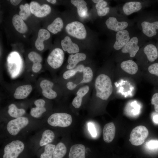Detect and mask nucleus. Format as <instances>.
Listing matches in <instances>:
<instances>
[{
    "label": "nucleus",
    "instance_id": "a878e982",
    "mask_svg": "<svg viewBox=\"0 0 158 158\" xmlns=\"http://www.w3.org/2000/svg\"><path fill=\"white\" fill-rule=\"evenodd\" d=\"M71 2L76 7L78 14L80 17H83L86 15L88 8L86 6L87 3L85 1L72 0Z\"/></svg>",
    "mask_w": 158,
    "mask_h": 158
},
{
    "label": "nucleus",
    "instance_id": "e433bc0d",
    "mask_svg": "<svg viewBox=\"0 0 158 158\" xmlns=\"http://www.w3.org/2000/svg\"><path fill=\"white\" fill-rule=\"evenodd\" d=\"M148 69L151 74L158 77V62H154L150 65Z\"/></svg>",
    "mask_w": 158,
    "mask_h": 158
},
{
    "label": "nucleus",
    "instance_id": "39448f33",
    "mask_svg": "<svg viewBox=\"0 0 158 158\" xmlns=\"http://www.w3.org/2000/svg\"><path fill=\"white\" fill-rule=\"evenodd\" d=\"M71 115L66 113H56L51 115L48 118L47 122L50 126L53 127H66L72 123Z\"/></svg>",
    "mask_w": 158,
    "mask_h": 158
},
{
    "label": "nucleus",
    "instance_id": "4be33fe9",
    "mask_svg": "<svg viewBox=\"0 0 158 158\" xmlns=\"http://www.w3.org/2000/svg\"><path fill=\"white\" fill-rule=\"evenodd\" d=\"M50 37V33L47 30L44 29H40L35 43L36 49L39 51L43 50L44 48V41L48 39Z\"/></svg>",
    "mask_w": 158,
    "mask_h": 158
},
{
    "label": "nucleus",
    "instance_id": "473e14b6",
    "mask_svg": "<svg viewBox=\"0 0 158 158\" xmlns=\"http://www.w3.org/2000/svg\"><path fill=\"white\" fill-rule=\"evenodd\" d=\"M56 146L49 144L45 146L44 150L40 156V158H52L54 151Z\"/></svg>",
    "mask_w": 158,
    "mask_h": 158
},
{
    "label": "nucleus",
    "instance_id": "a19ab883",
    "mask_svg": "<svg viewBox=\"0 0 158 158\" xmlns=\"http://www.w3.org/2000/svg\"><path fill=\"white\" fill-rule=\"evenodd\" d=\"M148 147L151 149H154L158 147V142L156 141H151L147 144Z\"/></svg>",
    "mask_w": 158,
    "mask_h": 158
},
{
    "label": "nucleus",
    "instance_id": "f8f14e48",
    "mask_svg": "<svg viewBox=\"0 0 158 158\" xmlns=\"http://www.w3.org/2000/svg\"><path fill=\"white\" fill-rule=\"evenodd\" d=\"M31 13L38 17H45L51 12V8L48 4H44L41 6L37 2L31 1L30 4Z\"/></svg>",
    "mask_w": 158,
    "mask_h": 158
},
{
    "label": "nucleus",
    "instance_id": "c85d7f7f",
    "mask_svg": "<svg viewBox=\"0 0 158 158\" xmlns=\"http://www.w3.org/2000/svg\"><path fill=\"white\" fill-rule=\"evenodd\" d=\"M8 113L11 117L16 118L22 116L25 113L23 109H19L15 104H10L8 107Z\"/></svg>",
    "mask_w": 158,
    "mask_h": 158
},
{
    "label": "nucleus",
    "instance_id": "72a5a7b5",
    "mask_svg": "<svg viewBox=\"0 0 158 158\" xmlns=\"http://www.w3.org/2000/svg\"><path fill=\"white\" fill-rule=\"evenodd\" d=\"M83 73V79L79 83L77 84L78 85L83 83H89L92 80L93 73L90 67L88 66L85 67Z\"/></svg>",
    "mask_w": 158,
    "mask_h": 158
},
{
    "label": "nucleus",
    "instance_id": "b1692460",
    "mask_svg": "<svg viewBox=\"0 0 158 158\" xmlns=\"http://www.w3.org/2000/svg\"><path fill=\"white\" fill-rule=\"evenodd\" d=\"M121 69L129 74L134 75L138 71V66L133 61L128 60L122 61L120 65Z\"/></svg>",
    "mask_w": 158,
    "mask_h": 158
},
{
    "label": "nucleus",
    "instance_id": "ddd939ff",
    "mask_svg": "<svg viewBox=\"0 0 158 158\" xmlns=\"http://www.w3.org/2000/svg\"><path fill=\"white\" fill-rule=\"evenodd\" d=\"M142 1H133L125 3L122 8V13L125 16H129L140 11L145 6Z\"/></svg>",
    "mask_w": 158,
    "mask_h": 158
},
{
    "label": "nucleus",
    "instance_id": "ea45409f",
    "mask_svg": "<svg viewBox=\"0 0 158 158\" xmlns=\"http://www.w3.org/2000/svg\"><path fill=\"white\" fill-rule=\"evenodd\" d=\"M42 68V65L41 63H36L33 64L32 67V70L34 72L37 73L41 70Z\"/></svg>",
    "mask_w": 158,
    "mask_h": 158
},
{
    "label": "nucleus",
    "instance_id": "c9c22d12",
    "mask_svg": "<svg viewBox=\"0 0 158 158\" xmlns=\"http://www.w3.org/2000/svg\"><path fill=\"white\" fill-rule=\"evenodd\" d=\"M28 57L33 63H41L42 60V58L40 55L35 51L30 52L28 55Z\"/></svg>",
    "mask_w": 158,
    "mask_h": 158
},
{
    "label": "nucleus",
    "instance_id": "4468645a",
    "mask_svg": "<svg viewBox=\"0 0 158 158\" xmlns=\"http://www.w3.org/2000/svg\"><path fill=\"white\" fill-rule=\"evenodd\" d=\"M142 51L148 61L152 63L158 59V51L156 44L149 42L143 46Z\"/></svg>",
    "mask_w": 158,
    "mask_h": 158
},
{
    "label": "nucleus",
    "instance_id": "a18cd8bd",
    "mask_svg": "<svg viewBox=\"0 0 158 158\" xmlns=\"http://www.w3.org/2000/svg\"><path fill=\"white\" fill-rule=\"evenodd\" d=\"M47 1L52 4H55L56 1V0H47Z\"/></svg>",
    "mask_w": 158,
    "mask_h": 158
},
{
    "label": "nucleus",
    "instance_id": "6e6552de",
    "mask_svg": "<svg viewBox=\"0 0 158 158\" xmlns=\"http://www.w3.org/2000/svg\"><path fill=\"white\" fill-rule=\"evenodd\" d=\"M67 33L69 35L78 39L83 40L87 36V32L84 25L78 21L67 24L65 28Z\"/></svg>",
    "mask_w": 158,
    "mask_h": 158
},
{
    "label": "nucleus",
    "instance_id": "bb28decb",
    "mask_svg": "<svg viewBox=\"0 0 158 158\" xmlns=\"http://www.w3.org/2000/svg\"><path fill=\"white\" fill-rule=\"evenodd\" d=\"M55 135L54 132L49 129L45 130L43 133L41 138L40 141V147L45 146L50 144L54 140Z\"/></svg>",
    "mask_w": 158,
    "mask_h": 158
},
{
    "label": "nucleus",
    "instance_id": "4c0bfd02",
    "mask_svg": "<svg viewBox=\"0 0 158 158\" xmlns=\"http://www.w3.org/2000/svg\"><path fill=\"white\" fill-rule=\"evenodd\" d=\"M151 103L154 106L155 111L158 113V92L155 93L152 96Z\"/></svg>",
    "mask_w": 158,
    "mask_h": 158
},
{
    "label": "nucleus",
    "instance_id": "2eb2a0df",
    "mask_svg": "<svg viewBox=\"0 0 158 158\" xmlns=\"http://www.w3.org/2000/svg\"><path fill=\"white\" fill-rule=\"evenodd\" d=\"M53 85L54 83L47 80L44 79L41 81L40 86L44 97L49 99H53L56 97V92L52 89Z\"/></svg>",
    "mask_w": 158,
    "mask_h": 158
},
{
    "label": "nucleus",
    "instance_id": "9b49d317",
    "mask_svg": "<svg viewBox=\"0 0 158 158\" xmlns=\"http://www.w3.org/2000/svg\"><path fill=\"white\" fill-rule=\"evenodd\" d=\"M128 28L116 33V40L113 45L115 50H119L121 49L133 36L128 30Z\"/></svg>",
    "mask_w": 158,
    "mask_h": 158
},
{
    "label": "nucleus",
    "instance_id": "0eeeda50",
    "mask_svg": "<svg viewBox=\"0 0 158 158\" xmlns=\"http://www.w3.org/2000/svg\"><path fill=\"white\" fill-rule=\"evenodd\" d=\"M148 134V130L145 126H138L132 130L129 140L134 145H140L144 142Z\"/></svg>",
    "mask_w": 158,
    "mask_h": 158
},
{
    "label": "nucleus",
    "instance_id": "412c9836",
    "mask_svg": "<svg viewBox=\"0 0 158 158\" xmlns=\"http://www.w3.org/2000/svg\"><path fill=\"white\" fill-rule=\"evenodd\" d=\"M85 148L81 144L73 145L70 148L69 158H85Z\"/></svg>",
    "mask_w": 158,
    "mask_h": 158
},
{
    "label": "nucleus",
    "instance_id": "c756f323",
    "mask_svg": "<svg viewBox=\"0 0 158 158\" xmlns=\"http://www.w3.org/2000/svg\"><path fill=\"white\" fill-rule=\"evenodd\" d=\"M67 152V148L63 142H59L56 146L52 158H63Z\"/></svg>",
    "mask_w": 158,
    "mask_h": 158
},
{
    "label": "nucleus",
    "instance_id": "7c9ffc66",
    "mask_svg": "<svg viewBox=\"0 0 158 158\" xmlns=\"http://www.w3.org/2000/svg\"><path fill=\"white\" fill-rule=\"evenodd\" d=\"M107 2L103 0L96 4L95 8L98 16H104L106 15L109 12L110 8L107 6Z\"/></svg>",
    "mask_w": 158,
    "mask_h": 158
},
{
    "label": "nucleus",
    "instance_id": "7ed1b4c3",
    "mask_svg": "<svg viewBox=\"0 0 158 158\" xmlns=\"http://www.w3.org/2000/svg\"><path fill=\"white\" fill-rule=\"evenodd\" d=\"M133 23L123 16L118 20L114 17H110L105 21L107 28L116 33L127 29L132 25Z\"/></svg>",
    "mask_w": 158,
    "mask_h": 158
},
{
    "label": "nucleus",
    "instance_id": "cd10ccee",
    "mask_svg": "<svg viewBox=\"0 0 158 158\" xmlns=\"http://www.w3.org/2000/svg\"><path fill=\"white\" fill-rule=\"evenodd\" d=\"M63 26L62 19L60 18L57 17L48 26L47 29L51 33L56 34L61 30Z\"/></svg>",
    "mask_w": 158,
    "mask_h": 158
},
{
    "label": "nucleus",
    "instance_id": "f257e3e1",
    "mask_svg": "<svg viewBox=\"0 0 158 158\" xmlns=\"http://www.w3.org/2000/svg\"><path fill=\"white\" fill-rule=\"evenodd\" d=\"M138 25L145 39H158V15L146 13L140 17Z\"/></svg>",
    "mask_w": 158,
    "mask_h": 158
},
{
    "label": "nucleus",
    "instance_id": "49530a36",
    "mask_svg": "<svg viewBox=\"0 0 158 158\" xmlns=\"http://www.w3.org/2000/svg\"><path fill=\"white\" fill-rule=\"evenodd\" d=\"M102 0H93L92 1L94 3L96 4L100 2Z\"/></svg>",
    "mask_w": 158,
    "mask_h": 158
},
{
    "label": "nucleus",
    "instance_id": "de8ad7c7",
    "mask_svg": "<svg viewBox=\"0 0 158 158\" xmlns=\"http://www.w3.org/2000/svg\"><path fill=\"white\" fill-rule=\"evenodd\" d=\"M156 46L157 47L158 51V41L157 42V43H156Z\"/></svg>",
    "mask_w": 158,
    "mask_h": 158
},
{
    "label": "nucleus",
    "instance_id": "37998d69",
    "mask_svg": "<svg viewBox=\"0 0 158 158\" xmlns=\"http://www.w3.org/2000/svg\"><path fill=\"white\" fill-rule=\"evenodd\" d=\"M21 1L20 0H11L10 2L13 5L16 6L18 5Z\"/></svg>",
    "mask_w": 158,
    "mask_h": 158
},
{
    "label": "nucleus",
    "instance_id": "f3484780",
    "mask_svg": "<svg viewBox=\"0 0 158 158\" xmlns=\"http://www.w3.org/2000/svg\"><path fill=\"white\" fill-rule=\"evenodd\" d=\"M34 103L36 107L31 109L30 114L33 117L38 118L46 111V108L44 107L45 101L43 99H39L35 100Z\"/></svg>",
    "mask_w": 158,
    "mask_h": 158
},
{
    "label": "nucleus",
    "instance_id": "2f4dec72",
    "mask_svg": "<svg viewBox=\"0 0 158 158\" xmlns=\"http://www.w3.org/2000/svg\"><path fill=\"white\" fill-rule=\"evenodd\" d=\"M85 68L83 65H78L73 69H69L65 71L63 74V77L65 79H68L74 75L78 72H83Z\"/></svg>",
    "mask_w": 158,
    "mask_h": 158
},
{
    "label": "nucleus",
    "instance_id": "1a4fd4ad",
    "mask_svg": "<svg viewBox=\"0 0 158 158\" xmlns=\"http://www.w3.org/2000/svg\"><path fill=\"white\" fill-rule=\"evenodd\" d=\"M29 120L27 117L21 116L9 121L6 126L9 133L12 135H16L28 124Z\"/></svg>",
    "mask_w": 158,
    "mask_h": 158
},
{
    "label": "nucleus",
    "instance_id": "6ab92c4d",
    "mask_svg": "<svg viewBox=\"0 0 158 158\" xmlns=\"http://www.w3.org/2000/svg\"><path fill=\"white\" fill-rule=\"evenodd\" d=\"M32 90V86L29 84L19 86L16 89L13 97L16 99H24L30 95Z\"/></svg>",
    "mask_w": 158,
    "mask_h": 158
},
{
    "label": "nucleus",
    "instance_id": "58836bf2",
    "mask_svg": "<svg viewBox=\"0 0 158 158\" xmlns=\"http://www.w3.org/2000/svg\"><path fill=\"white\" fill-rule=\"evenodd\" d=\"M88 127L89 131L92 136L94 137L97 135L96 128L93 124L91 122L88 123Z\"/></svg>",
    "mask_w": 158,
    "mask_h": 158
},
{
    "label": "nucleus",
    "instance_id": "dca6fc26",
    "mask_svg": "<svg viewBox=\"0 0 158 158\" xmlns=\"http://www.w3.org/2000/svg\"><path fill=\"white\" fill-rule=\"evenodd\" d=\"M61 45L63 51L69 54H73L78 53L79 48L78 46L73 42L71 38L66 36L61 41Z\"/></svg>",
    "mask_w": 158,
    "mask_h": 158
},
{
    "label": "nucleus",
    "instance_id": "20e7f679",
    "mask_svg": "<svg viewBox=\"0 0 158 158\" xmlns=\"http://www.w3.org/2000/svg\"><path fill=\"white\" fill-rule=\"evenodd\" d=\"M24 148V144L21 141H12L5 146L2 158H18Z\"/></svg>",
    "mask_w": 158,
    "mask_h": 158
},
{
    "label": "nucleus",
    "instance_id": "f03ea898",
    "mask_svg": "<svg viewBox=\"0 0 158 158\" xmlns=\"http://www.w3.org/2000/svg\"><path fill=\"white\" fill-rule=\"evenodd\" d=\"M95 86L96 96L102 99L107 100L112 93L113 88L111 80L105 74H99L97 77Z\"/></svg>",
    "mask_w": 158,
    "mask_h": 158
},
{
    "label": "nucleus",
    "instance_id": "aec40b11",
    "mask_svg": "<svg viewBox=\"0 0 158 158\" xmlns=\"http://www.w3.org/2000/svg\"><path fill=\"white\" fill-rule=\"evenodd\" d=\"M86 58V54L83 53L78 52L70 55L67 60L68 64L66 66L67 68L69 70L74 68L78 63L84 61Z\"/></svg>",
    "mask_w": 158,
    "mask_h": 158
},
{
    "label": "nucleus",
    "instance_id": "a211bd4d",
    "mask_svg": "<svg viewBox=\"0 0 158 158\" xmlns=\"http://www.w3.org/2000/svg\"><path fill=\"white\" fill-rule=\"evenodd\" d=\"M115 127L113 122H110L105 125L103 131V138L107 143L111 142L114 139L115 134Z\"/></svg>",
    "mask_w": 158,
    "mask_h": 158
},
{
    "label": "nucleus",
    "instance_id": "9d476101",
    "mask_svg": "<svg viewBox=\"0 0 158 158\" xmlns=\"http://www.w3.org/2000/svg\"><path fill=\"white\" fill-rule=\"evenodd\" d=\"M64 54L59 48L54 49L48 56L47 61L48 64L54 69H57L62 65L64 60Z\"/></svg>",
    "mask_w": 158,
    "mask_h": 158
},
{
    "label": "nucleus",
    "instance_id": "423d86ee",
    "mask_svg": "<svg viewBox=\"0 0 158 158\" xmlns=\"http://www.w3.org/2000/svg\"><path fill=\"white\" fill-rule=\"evenodd\" d=\"M142 36H133L128 43L121 49L122 53L128 54L130 57H134L142 44Z\"/></svg>",
    "mask_w": 158,
    "mask_h": 158
},
{
    "label": "nucleus",
    "instance_id": "f704fd0d",
    "mask_svg": "<svg viewBox=\"0 0 158 158\" xmlns=\"http://www.w3.org/2000/svg\"><path fill=\"white\" fill-rule=\"evenodd\" d=\"M19 8L20 9L19 15L23 20H26L30 15L31 12L30 5L26 3L25 5L21 4Z\"/></svg>",
    "mask_w": 158,
    "mask_h": 158
},
{
    "label": "nucleus",
    "instance_id": "79ce46f5",
    "mask_svg": "<svg viewBox=\"0 0 158 158\" xmlns=\"http://www.w3.org/2000/svg\"><path fill=\"white\" fill-rule=\"evenodd\" d=\"M78 85L75 84L71 81H69L67 83L66 86L67 88L69 90H72L75 89Z\"/></svg>",
    "mask_w": 158,
    "mask_h": 158
},
{
    "label": "nucleus",
    "instance_id": "393cba45",
    "mask_svg": "<svg viewBox=\"0 0 158 158\" xmlns=\"http://www.w3.org/2000/svg\"><path fill=\"white\" fill-rule=\"evenodd\" d=\"M12 22L15 29L19 33H24L27 31L28 27L19 15H14L12 18Z\"/></svg>",
    "mask_w": 158,
    "mask_h": 158
},
{
    "label": "nucleus",
    "instance_id": "c03bdc74",
    "mask_svg": "<svg viewBox=\"0 0 158 158\" xmlns=\"http://www.w3.org/2000/svg\"><path fill=\"white\" fill-rule=\"evenodd\" d=\"M154 121L157 123H158V114L155 115L153 117Z\"/></svg>",
    "mask_w": 158,
    "mask_h": 158
},
{
    "label": "nucleus",
    "instance_id": "5701e85b",
    "mask_svg": "<svg viewBox=\"0 0 158 158\" xmlns=\"http://www.w3.org/2000/svg\"><path fill=\"white\" fill-rule=\"evenodd\" d=\"M89 87L87 85H85L80 88L76 93L75 97L72 102V104L75 108H79L81 106L83 98L89 92Z\"/></svg>",
    "mask_w": 158,
    "mask_h": 158
}]
</instances>
